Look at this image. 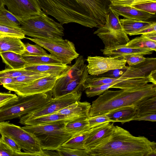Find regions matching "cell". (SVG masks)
I'll return each mask as SVG.
<instances>
[{
	"label": "cell",
	"mask_w": 156,
	"mask_h": 156,
	"mask_svg": "<svg viewBox=\"0 0 156 156\" xmlns=\"http://www.w3.org/2000/svg\"><path fill=\"white\" fill-rule=\"evenodd\" d=\"M89 156H155L156 143L142 136L115 126L111 135L98 146L88 150Z\"/></svg>",
	"instance_id": "obj_1"
},
{
	"label": "cell",
	"mask_w": 156,
	"mask_h": 156,
	"mask_svg": "<svg viewBox=\"0 0 156 156\" xmlns=\"http://www.w3.org/2000/svg\"><path fill=\"white\" fill-rule=\"evenodd\" d=\"M156 96V85L147 83L132 89L107 90L92 101L89 117L105 114L116 108L133 105L137 108Z\"/></svg>",
	"instance_id": "obj_2"
},
{
	"label": "cell",
	"mask_w": 156,
	"mask_h": 156,
	"mask_svg": "<svg viewBox=\"0 0 156 156\" xmlns=\"http://www.w3.org/2000/svg\"><path fill=\"white\" fill-rule=\"evenodd\" d=\"M46 15L63 25L75 23L91 28L89 0H36Z\"/></svg>",
	"instance_id": "obj_3"
},
{
	"label": "cell",
	"mask_w": 156,
	"mask_h": 156,
	"mask_svg": "<svg viewBox=\"0 0 156 156\" xmlns=\"http://www.w3.org/2000/svg\"><path fill=\"white\" fill-rule=\"evenodd\" d=\"M20 29L25 35L35 38L62 40L64 36L62 25L54 20L42 10L37 15L18 19Z\"/></svg>",
	"instance_id": "obj_4"
},
{
	"label": "cell",
	"mask_w": 156,
	"mask_h": 156,
	"mask_svg": "<svg viewBox=\"0 0 156 156\" xmlns=\"http://www.w3.org/2000/svg\"><path fill=\"white\" fill-rule=\"evenodd\" d=\"M70 122L71 121H61L43 125H25L22 128L34 135L43 150L55 151L72 136L65 128L66 123Z\"/></svg>",
	"instance_id": "obj_5"
},
{
	"label": "cell",
	"mask_w": 156,
	"mask_h": 156,
	"mask_svg": "<svg viewBox=\"0 0 156 156\" xmlns=\"http://www.w3.org/2000/svg\"><path fill=\"white\" fill-rule=\"evenodd\" d=\"M85 62L83 57L79 55L67 73L57 79L51 90L53 98L85 90L84 84L89 74Z\"/></svg>",
	"instance_id": "obj_6"
},
{
	"label": "cell",
	"mask_w": 156,
	"mask_h": 156,
	"mask_svg": "<svg viewBox=\"0 0 156 156\" xmlns=\"http://www.w3.org/2000/svg\"><path fill=\"white\" fill-rule=\"evenodd\" d=\"M18 96L17 101L0 108V122L20 118L41 108L51 99L53 95L51 90L32 95Z\"/></svg>",
	"instance_id": "obj_7"
},
{
	"label": "cell",
	"mask_w": 156,
	"mask_h": 156,
	"mask_svg": "<svg viewBox=\"0 0 156 156\" xmlns=\"http://www.w3.org/2000/svg\"><path fill=\"white\" fill-rule=\"evenodd\" d=\"M0 134L13 139L24 153V156H46L36 138L22 127L8 122H0Z\"/></svg>",
	"instance_id": "obj_8"
},
{
	"label": "cell",
	"mask_w": 156,
	"mask_h": 156,
	"mask_svg": "<svg viewBox=\"0 0 156 156\" xmlns=\"http://www.w3.org/2000/svg\"><path fill=\"white\" fill-rule=\"evenodd\" d=\"M27 38L48 50L51 56L60 61L63 64H70L74 59L79 56L74 44L67 39Z\"/></svg>",
	"instance_id": "obj_9"
},
{
	"label": "cell",
	"mask_w": 156,
	"mask_h": 156,
	"mask_svg": "<svg viewBox=\"0 0 156 156\" xmlns=\"http://www.w3.org/2000/svg\"><path fill=\"white\" fill-rule=\"evenodd\" d=\"M82 92L76 91L56 98H52L43 107L20 118L19 123L24 125L27 121L35 118L53 114L80 100Z\"/></svg>",
	"instance_id": "obj_10"
},
{
	"label": "cell",
	"mask_w": 156,
	"mask_h": 156,
	"mask_svg": "<svg viewBox=\"0 0 156 156\" xmlns=\"http://www.w3.org/2000/svg\"><path fill=\"white\" fill-rule=\"evenodd\" d=\"M86 60L88 73L93 76H98L110 70L122 68L126 63L122 56H88Z\"/></svg>",
	"instance_id": "obj_11"
},
{
	"label": "cell",
	"mask_w": 156,
	"mask_h": 156,
	"mask_svg": "<svg viewBox=\"0 0 156 156\" xmlns=\"http://www.w3.org/2000/svg\"><path fill=\"white\" fill-rule=\"evenodd\" d=\"M8 10L18 19L39 15L42 10L36 0H4Z\"/></svg>",
	"instance_id": "obj_12"
},
{
	"label": "cell",
	"mask_w": 156,
	"mask_h": 156,
	"mask_svg": "<svg viewBox=\"0 0 156 156\" xmlns=\"http://www.w3.org/2000/svg\"><path fill=\"white\" fill-rule=\"evenodd\" d=\"M58 77L51 75L38 79L18 89L15 92L18 96H25L51 90Z\"/></svg>",
	"instance_id": "obj_13"
},
{
	"label": "cell",
	"mask_w": 156,
	"mask_h": 156,
	"mask_svg": "<svg viewBox=\"0 0 156 156\" xmlns=\"http://www.w3.org/2000/svg\"><path fill=\"white\" fill-rule=\"evenodd\" d=\"M94 34L98 36L102 41L105 49L125 44L130 40L125 31H118L105 25L98 28Z\"/></svg>",
	"instance_id": "obj_14"
},
{
	"label": "cell",
	"mask_w": 156,
	"mask_h": 156,
	"mask_svg": "<svg viewBox=\"0 0 156 156\" xmlns=\"http://www.w3.org/2000/svg\"><path fill=\"white\" fill-rule=\"evenodd\" d=\"M115 127L114 122H108L90 129L84 141L86 149L89 150L106 140L113 133Z\"/></svg>",
	"instance_id": "obj_15"
},
{
	"label": "cell",
	"mask_w": 156,
	"mask_h": 156,
	"mask_svg": "<svg viewBox=\"0 0 156 156\" xmlns=\"http://www.w3.org/2000/svg\"><path fill=\"white\" fill-rule=\"evenodd\" d=\"M90 107V104L88 102L77 101L54 113L86 119L89 116Z\"/></svg>",
	"instance_id": "obj_16"
},
{
	"label": "cell",
	"mask_w": 156,
	"mask_h": 156,
	"mask_svg": "<svg viewBox=\"0 0 156 156\" xmlns=\"http://www.w3.org/2000/svg\"><path fill=\"white\" fill-rule=\"evenodd\" d=\"M137 108L128 106L112 110L105 114L113 122H120L122 124L133 121L136 115Z\"/></svg>",
	"instance_id": "obj_17"
},
{
	"label": "cell",
	"mask_w": 156,
	"mask_h": 156,
	"mask_svg": "<svg viewBox=\"0 0 156 156\" xmlns=\"http://www.w3.org/2000/svg\"><path fill=\"white\" fill-rule=\"evenodd\" d=\"M71 66L64 64L28 65L24 68L26 70L36 73H46L59 77L66 74Z\"/></svg>",
	"instance_id": "obj_18"
},
{
	"label": "cell",
	"mask_w": 156,
	"mask_h": 156,
	"mask_svg": "<svg viewBox=\"0 0 156 156\" xmlns=\"http://www.w3.org/2000/svg\"><path fill=\"white\" fill-rule=\"evenodd\" d=\"M103 54L106 56H123L133 55H150L153 51L147 49L135 48L127 47L125 44L117 46L111 48L101 49Z\"/></svg>",
	"instance_id": "obj_19"
},
{
	"label": "cell",
	"mask_w": 156,
	"mask_h": 156,
	"mask_svg": "<svg viewBox=\"0 0 156 156\" xmlns=\"http://www.w3.org/2000/svg\"><path fill=\"white\" fill-rule=\"evenodd\" d=\"M110 9L119 16L129 19L146 20L152 16L151 14L130 6L115 5L111 4Z\"/></svg>",
	"instance_id": "obj_20"
},
{
	"label": "cell",
	"mask_w": 156,
	"mask_h": 156,
	"mask_svg": "<svg viewBox=\"0 0 156 156\" xmlns=\"http://www.w3.org/2000/svg\"><path fill=\"white\" fill-rule=\"evenodd\" d=\"M85 119L75 116L53 113L39 117L29 120L24 125L37 126L55 123L59 121H75Z\"/></svg>",
	"instance_id": "obj_21"
},
{
	"label": "cell",
	"mask_w": 156,
	"mask_h": 156,
	"mask_svg": "<svg viewBox=\"0 0 156 156\" xmlns=\"http://www.w3.org/2000/svg\"><path fill=\"white\" fill-rule=\"evenodd\" d=\"M20 38L7 36L0 37V53L12 52L24 54L25 52L24 44Z\"/></svg>",
	"instance_id": "obj_22"
},
{
	"label": "cell",
	"mask_w": 156,
	"mask_h": 156,
	"mask_svg": "<svg viewBox=\"0 0 156 156\" xmlns=\"http://www.w3.org/2000/svg\"><path fill=\"white\" fill-rule=\"evenodd\" d=\"M120 21L124 30L130 36L137 35L139 32L154 22L126 18L120 19Z\"/></svg>",
	"instance_id": "obj_23"
},
{
	"label": "cell",
	"mask_w": 156,
	"mask_h": 156,
	"mask_svg": "<svg viewBox=\"0 0 156 156\" xmlns=\"http://www.w3.org/2000/svg\"><path fill=\"white\" fill-rule=\"evenodd\" d=\"M51 75L46 73H37L33 74L23 75L14 78L13 82L3 86L10 91L15 92L20 88L38 79Z\"/></svg>",
	"instance_id": "obj_24"
},
{
	"label": "cell",
	"mask_w": 156,
	"mask_h": 156,
	"mask_svg": "<svg viewBox=\"0 0 156 156\" xmlns=\"http://www.w3.org/2000/svg\"><path fill=\"white\" fill-rule=\"evenodd\" d=\"M0 56L3 62L11 69H24L28 65L21 54L12 52H5L0 53Z\"/></svg>",
	"instance_id": "obj_25"
},
{
	"label": "cell",
	"mask_w": 156,
	"mask_h": 156,
	"mask_svg": "<svg viewBox=\"0 0 156 156\" xmlns=\"http://www.w3.org/2000/svg\"><path fill=\"white\" fill-rule=\"evenodd\" d=\"M22 57L28 65H61L62 62L50 54L47 56H34L22 55Z\"/></svg>",
	"instance_id": "obj_26"
},
{
	"label": "cell",
	"mask_w": 156,
	"mask_h": 156,
	"mask_svg": "<svg viewBox=\"0 0 156 156\" xmlns=\"http://www.w3.org/2000/svg\"><path fill=\"white\" fill-rule=\"evenodd\" d=\"M125 45L129 47L146 49L152 51H156V42L151 40L142 35L129 40Z\"/></svg>",
	"instance_id": "obj_27"
},
{
	"label": "cell",
	"mask_w": 156,
	"mask_h": 156,
	"mask_svg": "<svg viewBox=\"0 0 156 156\" xmlns=\"http://www.w3.org/2000/svg\"><path fill=\"white\" fill-rule=\"evenodd\" d=\"M4 6L0 9V25L20 30L19 20L7 10Z\"/></svg>",
	"instance_id": "obj_28"
},
{
	"label": "cell",
	"mask_w": 156,
	"mask_h": 156,
	"mask_svg": "<svg viewBox=\"0 0 156 156\" xmlns=\"http://www.w3.org/2000/svg\"><path fill=\"white\" fill-rule=\"evenodd\" d=\"M86 119L67 122L65 127L66 131L72 136L87 131L91 128Z\"/></svg>",
	"instance_id": "obj_29"
},
{
	"label": "cell",
	"mask_w": 156,
	"mask_h": 156,
	"mask_svg": "<svg viewBox=\"0 0 156 156\" xmlns=\"http://www.w3.org/2000/svg\"><path fill=\"white\" fill-rule=\"evenodd\" d=\"M89 130L72 136L62 146L72 148L87 150L84 146V141L88 136Z\"/></svg>",
	"instance_id": "obj_30"
},
{
	"label": "cell",
	"mask_w": 156,
	"mask_h": 156,
	"mask_svg": "<svg viewBox=\"0 0 156 156\" xmlns=\"http://www.w3.org/2000/svg\"><path fill=\"white\" fill-rule=\"evenodd\" d=\"M119 16L118 14L110 9L107 16L106 22L104 25L118 31H124L121 23Z\"/></svg>",
	"instance_id": "obj_31"
},
{
	"label": "cell",
	"mask_w": 156,
	"mask_h": 156,
	"mask_svg": "<svg viewBox=\"0 0 156 156\" xmlns=\"http://www.w3.org/2000/svg\"><path fill=\"white\" fill-rule=\"evenodd\" d=\"M153 112H156V96L150 98L138 107L136 116Z\"/></svg>",
	"instance_id": "obj_32"
},
{
	"label": "cell",
	"mask_w": 156,
	"mask_h": 156,
	"mask_svg": "<svg viewBox=\"0 0 156 156\" xmlns=\"http://www.w3.org/2000/svg\"><path fill=\"white\" fill-rule=\"evenodd\" d=\"M88 150L72 148L61 146L56 151L60 156H89Z\"/></svg>",
	"instance_id": "obj_33"
},
{
	"label": "cell",
	"mask_w": 156,
	"mask_h": 156,
	"mask_svg": "<svg viewBox=\"0 0 156 156\" xmlns=\"http://www.w3.org/2000/svg\"><path fill=\"white\" fill-rule=\"evenodd\" d=\"M37 73L26 70L24 69H6L0 71V77L16 78L23 75L33 74Z\"/></svg>",
	"instance_id": "obj_34"
},
{
	"label": "cell",
	"mask_w": 156,
	"mask_h": 156,
	"mask_svg": "<svg viewBox=\"0 0 156 156\" xmlns=\"http://www.w3.org/2000/svg\"><path fill=\"white\" fill-rule=\"evenodd\" d=\"M25 52L24 54L34 56H47L49 55L40 45L31 44L29 43L24 44Z\"/></svg>",
	"instance_id": "obj_35"
},
{
	"label": "cell",
	"mask_w": 156,
	"mask_h": 156,
	"mask_svg": "<svg viewBox=\"0 0 156 156\" xmlns=\"http://www.w3.org/2000/svg\"><path fill=\"white\" fill-rule=\"evenodd\" d=\"M114 83L106 84L94 87H89L85 89V93L88 98L100 95L107 90L111 88Z\"/></svg>",
	"instance_id": "obj_36"
},
{
	"label": "cell",
	"mask_w": 156,
	"mask_h": 156,
	"mask_svg": "<svg viewBox=\"0 0 156 156\" xmlns=\"http://www.w3.org/2000/svg\"><path fill=\"white\" fill-rule=\"evenodd\" d=\"M25 35L20 29H16L0 25V37L7 36L18 38H25Z\"/></svg>",
	"instance_id": "obj_37"
},
{
	"label": "cell",
	"mask_w": 156,
	"mask_h": 156,
	"mask_svg": "<svg viewBox=\"0 0 156 156\" xmlns=\"http://www.w3.org/2000/svg\"><path fill=\"white\" fill-rule=\"evenodd\" d=\"M86 120L88 122L90 128L98 126L107 122H112V121L105 114L88 117Z\"/></svg>",
	"instance_id": "obj_38"
},
{
	"label": "cell",
	"mask_w": 156,
	"mask_h": 156,
	"mask_svg": "<svg viewBox=\"0 0 156 156\" xmlns=\"http://www.w3.org/2000/svg\"><path fill=\"white\" fill-rule=\"evenodd\" d=\"M152 15H154L156 12V1L144 2L130 6Z\"/></svg>",
	"instance_id": "obj_39"
},
{
	"label": "cell",
	"mask_w": 156,
	"mask_h": 156,
	"mask_svg": "<svg viewBox=\"0 0 156 156\" xmlns=\"http://www.w3.org/2000/svg\"><path fill=\"white\" fill-rule=\"evenodd\" d=\"M19 96L9 93L0 92V108L17 101Z\"/></svg>",
	"instance_id": "obj_40"
},
{
	"label": "cell",
	"mask_w": 156,
	"mask_h": 156,
	"mask_svg": "<svg viewBox=\"0 0 156 156\" xmlns=\"http://www.w3.org/2000/svg\"><path fill=\"white\" fill-rule=\"evenodd\" d=\"M1 138L13 151L17 154L18 156H23V152L21 151V148L13 139L4 135H1Z\"/></svg>",
	"instance_id": "obj_41"
},
{
	"label": "cell",
	"mask_w": 156,
	"mask_h": 156,
	"mask_svg": "<svg viewBox=\"0 0 156 156\" xmlns=\"http://www.w3.org/2000/svg\"><path fill=\"white\" fill-rule=\"evenodd\" d=\"M129 66L136 65L144 62L146 58L144 55H133L123 56Z\"/></svg>",
	"instance_id": "obj_42"
},
{
	"label": "cell",
	"mask_w": 156,
	"mask_h": 156,
	"mask_svg": "<svg viewBox=\"0 0 156 156\" xmlns=\"http://www.w3.org/2000/svg\"><path fill=\"white\" fill-rule=\"evenodd\" d=\"M111 4L115 5L131 6L133 5L156 0H110Z\"/></svg>",
	"instance_id": "obj_43"
},
{
	"label": "cell",
	"mask_w": 156,
	"mask_h": 156,
	"mask_svg": "<svg viewBox=\"0 0 156 156\" xmlns=\"http://www.w3.org/2000/svg\"><path fill=\"white\" fill-rule=\"evenodd\" d=\"M0 156H18L1 138H0Z\"/></svg>",
	"instance_id": "obj_44"
},
{
	"label": "cell",
	"mask_w": 156,
	"mask_h": 156,
	"mask_svg": "<svg viewBox=\"0 0 156 156\" xmlns=\"http://www.w3.org/2000/svg\"><path fill=\"white\" fill-rule=\"evenodd\" d=\"M133 120L155 122L156 121V112L144 113L136 116L133 119Z\"/></svg>",
	"instance_id": "obj_45"
},
{
	"label": "cell",
	"mask_w": 156,
	"mask_h": 156,
	"mask_svg": "<svg viewBox=\"0 0 156 156\" xmlns=\"http://www.w3.org/2000/svg\"><path fill=\"white\" fill-rule=\"evenodd\" d=\"M153 32H156V23L155 22H154L151 25L139 32L137 35Z\"/></svg>",
	"instance_id": "obj_46"
},
{
	"label": "cell",
	"mask_w": 156,
	"mask_h": 156,
	"mask_svg": "<svg viewBox=\"0 0 156 156\" xmlns=\"http://www.w3.org/2000/svg\"><path fill=\"white\" fill-rule=\"evenodd\" d=\"M150 82L156 85V69L152 70L148 75Z\"/></svg>",
	"instance_id": "obj_47"
},
{
	"label": "cell",
	"mask_w": 156,
	"mask_h": 156,
	"mask_svg": "<svg viewBox=\"0 0 156 156\" xmlns=\"http://www.w3.org/2000/svg\"><path fill=\"white\" fill-rule=\"evenodd\" d=\"M14 78L8 77H0V83L2 85L10 84L13 82Z\"/></svg>",
	"instance_id": "obj_48"
},
{
	"label": "cell",
	"mask_w": 156,
	"mask_h": 156,
	"mask_svg": "<svg viewBox=\"0 0 156 156\" xmlns=\"http://www.w3.org/2000/svg\"><path fill=\"white\" fill-rule=\"evenodd\" d=\"M146 38L156 42V32H153L141 34Z\"/></svg>",
	"instance_id": "obj_49"
},
{
	"label": "cell",
	"mask_w": 156,
	"mask_h": 156,
	"mask_svg": "<svg viewBox=\"0 0 156 156\" xmlns=\"http://www.w3.org/2000/svg\"><path fill=\"white\" fill-rule=\"evenodd\" d=\"M5 5L4 0H0V9Z\"/></svg>",
	"instance_id": "obj_50"
},
{
	"label": "cell",
	"mask_w": 156,
	"mask_h": 156,
	"mask_svg": "<svg viewBox=\"0 0 156 156\" xmlns=\"http://www.w3.org/2000/svg\"><path fill=\"white\" fill-rule=\"evenodd\" d=\"M0 138H1V137H0Z\"/></svg>",
	"instance_id": "obj_51"
}]
</instances>
